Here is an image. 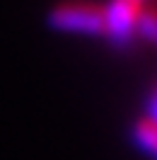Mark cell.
<instances>
[{
	"mask_svg": "<svg viewBox=\"0 0 157 160\" xmlns=\"http://www.w3.org/2000/svg\"><path fill=\"white\" fill-rule=\"evenodd\" d=\"M49 24L58 32L68 34H89V37H107L104 8L87 2H65L58 5L49 15Z\"/></svg>",
	"mask_w": 157,
	"mask_h": 160,
	"instance_id": "6da1fadb",
	"label": "cell"
},
{
	"mask_svg": "<svg viewBox=\"0 0 157 160\" xmlns=\"http://www.w3.org/2000/svg\"><path fill=\"white\" fill-rule=\"evenodd\" d=\"M131 2H136V5H143V0H131Z\"/></svg>",
	"mask_w": 157,
	"mask_h": 160,
	"instance_id": "5b68a950",
	"label": "cell"
},
{
	"mask_svg": "<svg viewBox=\"0 0 157 160\" xmlns=\"http://www.w3.org/2000/svg\"><path fill=\"white\" fill-rule=\"evenodd\" d=\"M131 138L143 153H147L150 158L157 160V126L155 124H150L147 119H140L131 131Z\"/></svg>",
	"mask_w": 157,
	"mask_h": 160,
	"instance_id": "7a4b0ae2",
	"label": "cell"
},
{
	"mask_svg": "<svg viewBox=\"0 0 157 160\" xmlns=\"http://www.w3.org/2000/svg\"><path fill=\"white\" fill-rule=\"evenodd\" d=\"M136 34H143L147 41H152L157 46V10H143L140 12Z\"/></svg>",
	"mask_w": 157,
	"mask_h": 160,
	"instance_id": "3957f363",
	"label": "cell"
},
{
	"mask_svg": "<svg viewBox=\"0 0 157 160\" xmlns=\"http://www.w3.org/2000/svg\"><path fill=\"white\" fill-rule=\"evenodd\" d=\"M145 107H147V117H145V119L157 126V88L147 95V104H145Z\"/></svg>",
	"mask_w": 157,
	"mask_h": 160,
	"instance_id": "277c9868",
	"label": "cell"
}]
</instances>
